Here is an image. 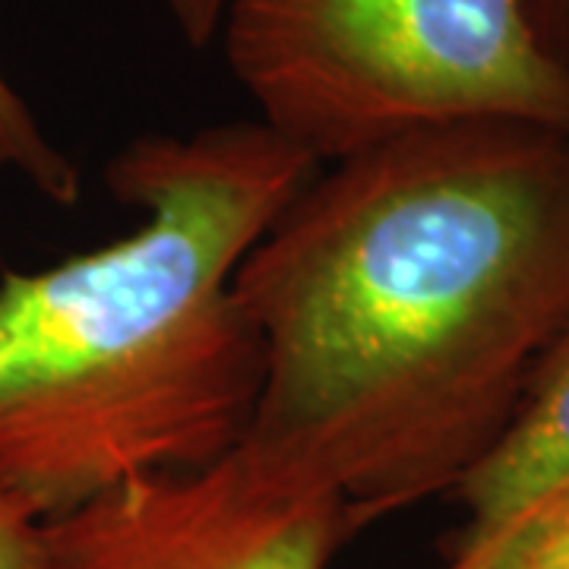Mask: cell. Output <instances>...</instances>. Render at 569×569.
Wrapping results in <instances>:
<instances>
[{
  "instance_id": "cell-1",
  "label": "cell",
  "mask_w": 569,
  "mask_h": 569,
  "mask_svg": "<svg viewBox=\"0 0 569 569\" xmlns=\"http://www.w3.org/2000/svg\"><path fill=\"white\" fill-rule=\"evenodd\" d=\"M234 295L263 351L241 447L355 529L459 488L569 332V133L452 121L320 164Z\"/></svg>"
},
{
  "instance_id": "cell-2",
  "label": "cell",
  "mask_w": 569,
  "mask_h": 569,
  "mask_svg": "<svg viewBox=\"0 0 569 569\" xmlns=\"http://www.w3.org/2000/svg\"><path fill=\"white\" fill-rule=\"evenodd\" d=\"M317 168L257 118L123 146L104 183L142 222L0 276V488L51 522L241 447L263 351L234 276Z\"/></svg>"
},
{
  "instance_id": "cell-3",
  "label": "cell",
  "mask_w": 569,
  "mask_h": 569,
  "mask_svg": "<svg viewBox=\"0 0 569 569\" xmlns=\"http://www.w3.org/2000/svg\"><path fill=\"white\" fill-rule=\"evenodd\" d=\"M216 39L257 121L320 164L452 121L569 133L526 0H224Z\"/></svg>"
},
{
  "instance_id": "cell-4",
  "label": "cell",
  "mask_w": 569,
  "mask_h": 569,
  "mask_svg": "<svg viewBox=\"0 0 569 569\" xmlns=\"http://www.w3.org/2000/svg\"><path fill=\"white\" fill-rule=\"evenodd\" d=\"M355 531L320 485L238 447L44 522L48 569H329Z\"/></svg>"
},
{
  "instance_id": "cell-5",
  "label": "cell",
  "mask_w": 569,
  "mask_h": 569,
  "mask_svg": "<svg viewBox=\"0 0 569 569\" xmlns=\"http://www.w3.org/2000/svg\"><path fill=\"white\" fill-rule=\"evenodd\" d=\"M569 481V332L548 355L512 425L459 485L466 503L462 545L519 519Z\"/></svg>"
},
{
  "instance_id": "cell-6",
  "label": "cell",
  "mask_w": 569,
  "mask_h": 569,
  "mask_svg": "<svg viewBox=\"0 0 569 569\" xmlns=\"http://www.w3.org/2000/svg\"><path fill=\"white\" fill-rule=\"evenodd\" d=\"M0 174H17L48 203L80 200V168L44 133L36 111L0 63Z\"/></svg>"
},
{
  "instance_id": "cell-7",
  "label": "cell",
  "mask_w": 569,
  "mask_h": 569,
  "mask_svg": "<svg viewBox=\"0 0 569 569\" xmlns=\"http://www.w3.org/2000/svg\"><path fill=\"white\" fill-rule=\"evenodd\" d=\"M443 569H569V481L503 529L456 548Z\"/></svg>"
},
{
  "instance_id": "cell-8",
  "label": "cell",
  "mask_w": 569,
  "mask_h": 569,
  "mask_svg": "<svg viewBox=\"0 0 569 569\" xmlns=\"http://www.w3.org/2000/svg\"><path fill=\"white\" fill-rule=\"evenodd\" d=\"M0 569H48L44 519L0 488Z\"/></svg>"
},
{
  "instance_id": "cell-9",
  "label": "cell",
  "mask_w": 569,
  "mask_h": 569,
  "mask_svg": "<svg viewBox=\"0 0 569 569\" xmlns=\"http://www.w3.org/2000/svg\"><path fill=\"white\" fill-rule=\"evenodd\" d=\"M526 10L541 48L569 77V0H526Z\"/></svg>"
},
{
  "instance_id": "cell-10",
  "label": "cell",
  "mask_w": 569,
  "mask_h": 569,
  "mask_svg": "<svg viewBox=\"0 0 569 569\" xmlns=\"http://www.w3.org/2000/svg\"><path fill=\"white\" fill-rule=\"evenodd\" d=\"M162 3L178 26V32L193 48H203L209 41H216L224 0H162Z\"/></svg>"
}]
</instances>
